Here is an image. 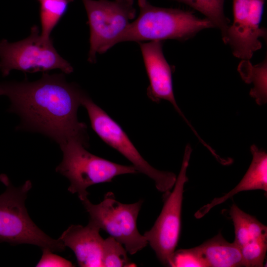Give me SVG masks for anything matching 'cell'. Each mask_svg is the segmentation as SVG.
<instances>
[{
	"label": "cell",
	"instance_id": "obj_1",
	"mask_svg": "<svg viewBox=\"0 0 267 267\" xmlns=\"http://www.w3.org/2000/svg\"><path fill=\"white\" fill-rule=\"evenodd\" d=\"M85 94L64 74L44 73L35 82L0 83V95L11 102L9 111L21 119L17 129L41 133L59 145L71 138L89 137L87 125L77 116Z\"/></svg>",
	"mask_w": 267,
	"mask_h": 267
},
{
	"label": "cell",
	"instance_id": "obj_2",
	"mask_svg": "<svg viewBox=\"0 0 267 267\" xmlns=\"http://www.w3.org/2000/svg\"><path fill=\"white\" fill-rule=\"evenodd\" d=\"M139 14L117 39L123 42L175 39L185 41L201 30L215 27L206 18L201 19L191 12L177 8L154 6L147 0H138Z\"/></svg>",
	"mask_w": 267,
	"mask_h": 267
},
{
	"label": "cell",
	"instance_id": "obj_3",
	"mask_svg": "<svg viewBox=\"0 0 267 267\" xmlns=\"http://www.w3.org/2000/svg\"><path fill=\"white\" fill-rule=\"evenodd\" d=\"M63 159L56 171L70 182L68 190L77 193L81 201L88 198L87 188L95 184L109 182L116 177L138 173L133 166L117 164L89 152V137H77L59 145Z\"/></svg>",
	"mask_w": 267,
	"mask_h": 267
},
{
	"label": "cell",
	"instance_id": "obj_4",
	"mask_svg": "<svg viewBox=\"0 0 267 267\" xmlns=\"http://www.w3.org/2000/svg\"><path fill=\"white\" fill-rule=\"evenodd\" d=\"M0 179L6 186L5 191L0 195V241L32 244L52 252L64 251L66 247L62 242L46 235L28 215L25 201L32 188L31 181L16 187L6 175H1Z\"/></svg>",
	"mask_w": 267,
	"mask_h": 267
},
{
	"label": "cell",
	"instance_id": "obj_5",
	"mask_svg": "<svg viewBox=\"0 0 267 267\" xmlns=\"http://www.w3.org/2000/svg\"><path fill=\"white\" fill-rule=\"evenodd\" d=\"M0 70L3 76L12 70L24 72H46L58 69L64 74L73 71L70 64L54 48L52 39H43L39 27L33 26L30 35L15 43L3 39L0 42Z\"/></svg>",
	"mask_w": 267,
	"mask_h": 267
},
{
	"label": "cell",
	"instance_id": "obj_6",
	"mask_svg": "<svg viewBox=\"0 0 267 267\" xmlns=\"http://www.w3.org/2000/svg\"><path fill=\"white\" fill-rule=\"evenodd\" d=\"M142 200L132 204L117 201L111 192L106 193L102 201L92 204L88 198L82 201L89 216V221L100 230L121 243L127 252L134 255L148 244L137 227V219Z\"/></svg>",
	"mask_w": 267,
	"mask_h": 267
},
{
	"label": "cell",
	"instance_id": "obj_7",
	"mask_svg": "<svg viewBox=\"0 0 267 267\" xmlns=\"http://www.w3.org/2000/svg\"><path fill=\"white\" fill-rule=\"evenodd\" d=\"M82 105L87 110L93 130L104 142L130 161L138 173L152 179L158 190L166 194L170 192L177 179L174 173L160 171L150 165L120 126L86 94L82 99Z\"/></svg>",
	"mask_w": 267,
	"mask_h": 267
},
{
	"label": "cell",
	"instance_id": "obj_8",
	"mask_svg": "<svg viewBox=\"0 0 267 267\" xmlns=\"http://www.w3.org/2000/svg\"><path fill=\"white\" fill-rule=\"evenodd\" d=\"M192 151L190 145L187 144L174 189L167 194L161 212L152 228L143 234L158 260L166 266L171 267L179 240L184 186L188 180L186 172Z\"/></svg>",
	"mask_w": 267,
	"mask_h": 267
},
{
	"label": "cell",
	"instance_id": "obj_9",
	"mask_svg": "<svg viewBox=\"0 0 267 267\" xmlns=\"http://www.w3.org/2000/svg\"><path fill=\"white\" fill-rule=\"evenodd\" d=\"M90 29L88 61L94 63L97 53H105L116 44L119 37L136 15L134 0H82Z\"/></svg>",
	"mask_w": 267,
	"mask_h": 267
},
{
	"label": "cell",
	"instance_id": "obj_10",
	"mask_svg": "<svg viewBox=\"0 0 267 267\" xmlns=\"http://www.w3.org/2000/svg\"><path fill=\"white\" fill-rule=\"evenodd\" d=\"M232 1L233 22L222 39L234 56L249 60L262 46L259 39H267L266 29L260 27L265 0Z\"/></svg>",
	"mask_w": 267,
	"mask_h": 267
},
{
	"label": "cell",
	"instance_id": "obj_11",
	"mask_svg": "<svg viewBox=\"0 0 267 267\" xmlns=\"http://www.w3.org/2000/svg\"><path fill=\"white\" fill-rule=\"evenodd\" d=\"M138 43L149 81L147 89V96L155 102L158 103L162 99L170 102L199 141H202L203 139L184 115L176 100L173 87V69L164 56L162 41H151Z\"/></svg>",
	"mask_w": 267,
	"mask_h": 267
},
{
	"label": "cell",
	"instance_id": "obj_12",
	"mask_svg": "<svg viewBox=\"0 0 267 267\" xmlns=\"http://www.w3.org/2000/svg\"><path fill=\"white\" fill-rule=\"evenodd\" d=\"M98 227L89 221L85 226L70 225L58 239L74 252L80 267H102L104 239Z\"/></svg>",
	"mask_w": 267,
	"mask_h": 267
},
{
	"label": "cell",
	"instance_id": "obj_13",
	"mask_svg": "<svg viewBox=\"0 0 267 267\" xmlns=\"http://www.w3.org/2000/svg\"><path fill=\"white\" fill-rule=\"evenodd\" d=\"M252 154L251 163L239 183L223 196L215 198L211 202L202 207L195 214L200 219L207 214L214 207L222 204L236 194L243 191L263 190L267 191V153L255 144L250 147Z\"/></svg>",
	"mask_w": 267,
	"mask_h": 267
},
{
	"label": "cell",
	"instance_id": "obj_14",
	"mask_svg": "<svg viewBox=\"0 0 267 267\" xmlns=\"http://www.w3.org/2000/svg\"><path fill=\"white\" fill-rule=\"evenodd\" d=\"M206 267H242L239 248L227 241L220 233L196 247Z\"/></svg>",
	"mask_w": 267,
	"mask_h": 267
},
{
	"label": "cell",
	"instance_id": "obj_15",
	"mask_svg": "<svg viewBox=\"0 0 267 267\" xmlns=\"http://www.w3.org/2000/svg\"><path fill=\"white\" fill-rule=\"evenodd\" d=\"M234 228V242L240 249L262 240H267V227L255 217L233 204L229 211Z\"/></svg>",
	"mask_w": 267,
	"mask_h": 267
},
{
	"label": "cell",
	"instance_id": "obj_16",
	"mask_svg": "<svg viewBox=\"0 0 267 267\" xmlns=\"http://www.w3.org/2000/svg\"><path fill=\"white\" fill-rule=\"evenodd\" d=\"M267 58L255 66L248 60H243L238 67L243 80L248 84H254V87L251 90L250 94L259 105H263L267 101Z\"/></svg>",
	"mask_w": 267,
	"mask_h": 267
},
{
	"label": "cell",
	"instance_id": "obj_17",
	"mask_svg": "<svg viewBox=\"0 0 267 267\" xmlns=\"http://www.w3.org/2000/svg\"><path fill=\"white\" fill-rule=\"evenodd\" d=\"M184 3L204 14L221 31L223 38L230 25L224 13L225 0H174Z\"/></svg>",
	"mask_w": 267,
	"mask_h": 267
},
{
	"label": "cell",
	"instance_id": "obj_18",
	"mask_svg": "<svg viewBox=\"0 0 267 267\" xmlns=\"http://www.w3.org/2000/svg\"><path fill=\"white\" fill-rule=\"evenodd\" d=\"M73 0H41L40 19L41 36L49 39L50 35L61 17L65 13L68 3Z\"/></svg>",
	"mask_w": 267,
	"mask_h": 267
},
{
	"label": "cell",
	"instance_id": "obj_19",
	"mask_svg": "<svg viewBox=\"0 0 267 267\" xmlns=\"http://www.w3.org/2000/svg\"><path fill=\"white\" fill-rule=\"evenodd\" d=\"M124 246L112 236L104 239L102 251V267H133Z\"/></svg>",
	"mask_w": 267,
	"mask_h": 267
},
{
	"label": "cell",
	"instance_id": "obj_20",
	"mask_svg": "<svg viewBox=\"0 0 267 267\" xmlns=\"http://www.w3.org/2000/svg\"><path fill=\"white\" fill-rule=\"evenodd\" d=\"M171 267H202L205 265L196 247L175 251Z\"/></svg>",
	"mask_w": 267,
	"mask_h": 267
},
{
	"label": "cell",
	"instance_id": "obj_21",
	"mask_svg": "<svg viewBox=\"0 0 267 267\" xmlns=\"http://www.w3.org/2000/svg\"><path fill=\"white\" fill-rule=\"evenodd\" d=\"M43 254L36 267H74L73 264L69 261L52 253V251L48 249H42Z\"/></svg>",
	"mask_w": 267,
	"mask_h": 267
},
{
	"label": "cell",
	"instance_id": "obj_22",
	"mask_svg": "<svg viewBox=\"0 0 267 267\" xmlns=\"http://www.w3.org/2000/svg\"><path fill=\"white\" fill-rule=\"evenodd\" d=\"M41 0H40V1Z\"/></svg>",
	"mask_w": 267,
	"mask_h": 267
}]
</instances>
